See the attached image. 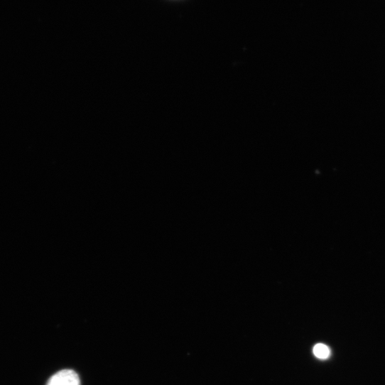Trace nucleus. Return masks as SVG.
Returning a JSON list of instances; mask_svg holds the SVG:
<instances>
[{
    "instance_id": "1",
    "label": "nucleus",
    "mask_w": 385,
    "mask_h": 385,
    "mask_svg": "<svg viewBox=\"0 0 385 385\" xmlns=\"http://www.w3.org/2000/svg\"><path fill=\"white\" fill-rule=\"evenodd\" d=\"M47 385H80V379L75 371L63 369L54 374Z\"/></svg>"
},
{
    "instance_id": "2",
    "label": "nucleus",
    "mask_w": 385,
    "mask_h": 385,
    "mask_svg": "<svg viewBox=\"0 0 385 385\" xmlns=\"http://www.w3.org/2000/svg\"><path fill=\"white\" fill-rule=\"evenodd\" d=\"M315 356L321 359H325L330 355L329 347L324 344H317L313 348Z\"/></svg>"
}]
</instances>
